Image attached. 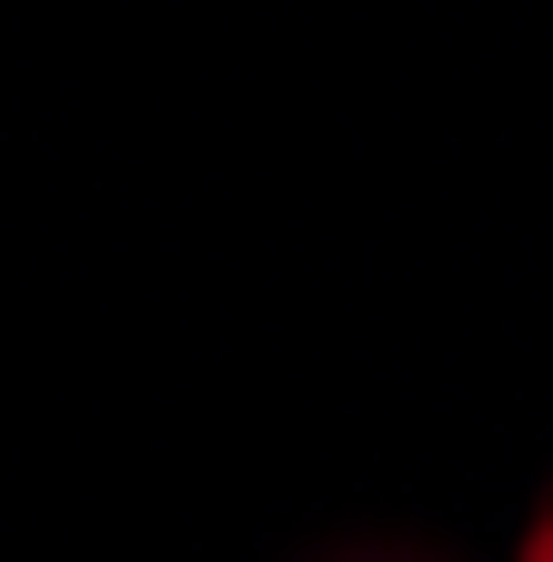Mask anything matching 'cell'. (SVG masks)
Masks as SVG:
<instances>
[{"instance_id":"1","label":"cell","mask_w":553,"mask_h":562,"mask_svg":"<svg viewBox=\"0 0 553 562\" xmlns=\"http://www.w3.org/2000/svg\"><path fill=\"white\" fill-rule=\"evenodd\" d=\"M513 562H553V503L533 513V532H523V552H513Z\"/></svg>"}]
</instances>
